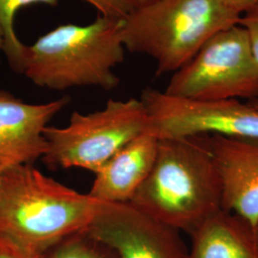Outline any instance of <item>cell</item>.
<instances>
[{"label": "cell", "instance_id": "cell-1", "mask_svg": "<svg viewBox=\"0 0 258 258\" xmlns=\"http://www.w3.org/2000/svg\"><path fill=\"white\" fill-rule=\"evenodd\" d=\"M101 204L33 164L11 167L0 178V237L47 253L61 240L86 230Z\"/></svg>", "mask_w": 258, "mask_h": 258}, {"label": "cell", "instance_id": "cell-2", "mask_svg": "<svg viewBox=\"0 0 258 258\" xmlns=\"http://www.w3.org/2000/svg\"><path fill=\"white\" fill-rule=\"evenodd\" d=\"M129 203L190 235L223 209L221 178L201 138L159 140L154 166Z\"/></svg>", "mask_w": 258, "mask_h": 258}, {"label": "cell", "instance_id": "cell-3", "mask_svg": "<svg viewBox=\"0 0 258 258\" xmlns=\"http://www.w3.org/2000/svg\"><path fill=\"white\" fill-rule=\"evenodd\" d=\"M122 20L98 15L88 25L62 24L26 45L21 74L37 86L62 91L120 84L113 69L124 59Z\"/></svg>", "mask_w": 258, "mask_h": 258}, {"label": "cell", "instance_id": "cell-4", "mask_svg": "<svg viewBox=\"0 0 258 258\" xmlns=\"http://www.w3.org/2000/svg\"><path fill=\"white\" fill-rule=\"evenodd\" d=\"M240 16L218 0H153L122 20L124 49L156 62V75L175 73L216 33L238 24Z\"/></svg>", "mask_w": 258, "mask_h": 258}, {"label": "cell", "instance_id": "cell-5", "mask_svg": "<svg viewBox=\"0 0 258 258\" xmlns=\"http://www.w3.org/2000/svg\"><path fill=\"white\" fill-rule=\"evenodd\" d=\"M149 118L140 99H110L102 110L73 112L65 127L47 126L42 161L52 169L78 167L95 174L133 139L148 132Z\"/></svg>", "mask_w": 258, "mask_h": 258}, {"label": "cell", "instance_id": "cell-6", "mask_svg": "<svg viewBox=\"0 0 258 258\" xmlns=\"http://www.w3.org/2000/svg\"><path fill=\"white\" fill-rule=\"evenodd\" d=\"M164 92L200 101L258 98V66L245 29L235 24L212 36Z\"/></svg>", "mask_w": 258, "mask_h": 258}, {"label": "cell", "instance_id": "cell-7", "mask_svg": "<svg viewBox=\"0 0 258 258\" xmlns=\"http://www.w3.org/2000/svg\"><path fill=\"white\" fill-rule=\"evenodd\" d=\"M140 100L148 112V133L159 140L220 135L258 142V110L249 103L191 100L153 88L143 90Z\"/></svg>", "mask_w": 258, "mask_h": 258}, {"label": "cell", "instance_id": "cell-8", "mask_svg": "<svg viewBox=\"0 0 258 258\" xmlns=\"http://www.w3.org/2000/svg\"><path fill=\"white\" fill-rule=\"evenodd\" d=\"M85 231L118 258H188L180 231L130 203L102 202Z\"/></svg>", "mask_w": 258, "mask_h": 258}, {"label": "cell", "instance_id": "cell-9", "mask_svg": "<svg viewBox=\"0 0 258 258\" xmlns=\"http://www.w3.org/2000/svg\"><path fill=\"white\" fill-rule=\"evenodd\" d=\"M70 102L68 96L45 103H28L0 89V170L31 165L47 151L44 130Z\"/></svg>", "mask_w": 258, "mask_h": 258}, {"label": "cell", "instance_id": "cell-10", "mask_svg": "<svg viewBox=\"0 0 258 258\" xmlns=\"http://www.w3.org/2000/svg\"><path fill=\"white\" fill-rule=\"evenodd\" d=\"M222 183V208L258 224V142L220 135L199 136Z\"/></svg>", "mask_w": 258, "mask_h": 258}, {"label": "cell", "instance_id": "cell-11", "mask_svg": "<svg viewBox=\"0 0 258 258\" xmlns=\"http://www.w3.org/2000/svg\"><path fill=\"white\" fill-rule=\"evenodd\" d=\"M159 139L144 133L133 139L95 173L88 194L104 203H129L154 166Z\"/></svg>", "mask_w": 258, "mask_h": 258}, {"label": "cell", "instance_id": "cell-12", "mask_svg": "<svg viewBox=\"0 0 258 258\" xmlns=\"http://www.w3.org/2000/svg\"><path fill=\"white\" fill-rule=\"evenodd\" d=\"M191 237L188 258H258L255 229L224 209L210 216Z\"/></svg>", "mask_w": 258, "mask_h": 258}, {"label": "cell", "instance_id": "cell-13", "mask_svg": "<svg viewBox=\"0 0 258 258\" xmlns=\"http://www.w3.org/2000/svg\"><path fill=\"white\" fill-rule=\"evenodd\" d=\"M33 4H44L55 7L58 0H0V29L3 35V53L13 71L21 74L26 45L20 41L15 31L16 14Z\"/></svg>", "mask_w": 258, "mask_h": 258}, {"label": "cell", "instance_id": "cell-14", "mask_svg": "<svg viewBox=\"0 0 258 258\" xmlns=\"http://www.w3.org/2000/svg\"><path fill=\"white\" fill-rule=\"evenodd\" d=\"M47 258H118L116 252L95 239L87 231H79L58 242Z\"/></svg>", "mask_w": 258, "mask_h": 258}, {"label": "cell", "instance_id": "cell-15", "mask_svg": "<svg viewBox=\"0 0 258 258\" xmlns=\"http://www.w3.org/2000/svg\"><path fill=\"white\" fill-rule=\"evenodd\" d=\"M108 19L124 20L136 8L133 0H83Z\"/></svg>", "mask_w": 258, "mask_h": 258}, {"label": "cell", "instance_id": "cell-16", "mask_svg": "<svg viewBox=\"0 0 258 258\" xmlns=\"http://www.w3.org/2000/svg\"><path fill=\"white\" fill-rule=\"evenodd\" d=\"M238 24L248 35L252 55L258 66V1L240 16Z\"/></svg>", "mask_w": 258, "mask_h": 258}, {"label": "cell", "instance_id": "cell-17", "mask_svg": "<svg viewBox=\"0 0 258 258\" xmlns=\"http://www.w3.org/2000/svg\"><path fill=\"white\" fill-rule=\"evenodd\" d=\"M0 258H47V253H38L23 249L14 242L0 237Z\"/></svg>", "mask_w": 258, "mask_h": 258}, {"label": "cell", "instance_id": "cell-18", "mask_svg": "<svg viewBox=\"0 0 258 258\" xmlns=\"http://www.w3.org/2000/svg\"><path fill=\"white\" fill-rule=\"evenodd\" d=\"M227 9L241 16L245 11L254 5L258 0H218Z\"/></svg>", "mask_w": 258, "mask_h": 258}, {"label": "cell", "instance_id": "cell-19", "mask_svg": "<svg viewBox=\"0 0 258 258\" xmlns=\"http://www.w3.org/2000/svg\"><path fill=\"white\" fill-rule=\"evenodd\" d=\"M151 1H153V0H133V2H134V4H135L136 8L139 7V6L146 5V4H148V3L151 2Z\"/></svg>", "mask_w": 258, "mask_h": 258}, {"label": "cell", "instance_id": "cell-20", "mask_svg": "<svg viewBox=\"0 0 258 258\" xmlns=\"http://www.w3.org/2000/svg\"><path fill=\"white\" fill-rule=\"evenodd\" d=\"M248 103H249L250 106H252L253 108H255L256 110H258V98L249 100V102Z\"/></svg>", "mask_w": 258, "mask_h": 258}, {"label": "cell", "instance_id": "cell-21", "mask_svg": "<svg viewBox=\"0 0 258 258\" xmlns=\"http://www.w3.org/2000/svg\"><path fill=\"white\" fill-rule=\"evenodd\" d=\"M3 35H2V32H1V29H0V53L3 52ZM0 63H1V58H0Z\"/></svg>", "mask_w": 258, "mask_h": 258}, {"label": "cell", "instance_id": "cell-22", "mask_svg": "<svg viewBox=\"0 0 258 258\" xmlns=\"http://www.w3.org/2000/svg\"><path fill=\"white\" fill-rule=\"evenodd\" d=\"M255 232H256V236H257L258 238V224L256 225V227H255Z\"/></svg>", "mask_w": 258, "mask_h": 258}, {"label": "cell", "instance_id": "cell-23", "mask_svg": "<svg viewBox=\"0 0 258 258\" xmlns=\"http://www.w3.org/2000/svg\"><path fill=\"white\" fill-rule=\"evenodd\" d=\"M1 174H2V171L0 170V178H1Z\"/></svg>", "mask_w": 258, "mask_h": 258}]
</instances>
